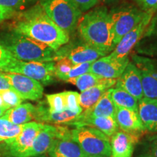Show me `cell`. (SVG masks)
<instances>
[{"label":"cell","instance_id":"6da1fadb","mask_svg":"<svg viewBox=\"0 0 157 157\" xmlns=\"http://www.w3.org/2000/svg\"><path fill=\"white\" fill-rule=\"evenodd\" d=\"M13 31L58 50L69 42V34L59 28L40 5L21 13L13 23Z\"/></svg>","mask_w":157,"mask_h":157},{"label":"cell","instance_id":"7a4b0ae2","mask_svg":"<svg viewBox=\"0 0 157 157\" xmlns=\"http://www.w3.org/2000/svg\"><path fill=\"white\" fill-rule=\"evenodd\" d=\"M77 29L85 43L107 54L114 50L112 21L105 7H98L82 15Z\"/></svg>","mask_w":157,"mask_h":157},{"label":"cell","instance_id":"3957f363","mask_svg":"<svg viewBox=\"0 0 157 157\" xmlns=\"http://www.w3.org/2000/svg\"><path fill=\"white\" fill-rule=\"evenodd\" d=\"M0 42L16 60L41 62L59 60L58 50L15 31L4 35Z\"/></svg>","mask_w":157,"mask_h":157},{"label":"cell","instance_id":"277c9868","mask_svg":"<svg viewBox=\"0 0 157 157\" xmlns=\"http://www.w3.org/2000/svg\"><path fill=\"white\" fill-rule=\"evenodd\" d=\"M71 137L79 146L84 157H111L110 138L91 127H75Z\"/></svg>","mask_w":157,"mask_h":157},{"label":"cell","instance_id":"5b68a950","mask_svg":"<svg viewBox=\"0 0 157 157\" xmlns=\"http://www.w3.org/2000/svg\"><path fill=\"white\" fill-rule=\"evenodd\" d=\"M39 5L59 28L68 34L77 28L82 12L72 0H39Z\"/></svg>","mask_w":157,"mask_h":157},{"label":"cell","instance_id":"8992f818","mask_svg":"<svg viewBox=\"0 0 157 157\" xmlns=\"http://www.w3.org/2000/svg\"><path fill=\"white\" fill-rule=\"evenodd\" d=\"M1 71L20 74L36 80L42 84L52 83L55 78V62L22 61L15 59Z\"/></svg>","mask_w":157,"mask_h":157},{"label":"cell","instance_id":"52a82bcc","mask_svg":"<svg viewBox=\"0 0 157 157\" xmlns=\"http://www.w3.org/2000/svg\"><path fill=\"white\" fill-rule=\"evenodd\" d=\"M146 13L140 8L131 5L118 7L110 12L115 47L125 34L142 21Z\"/></svg>","mask_w":157,"mask_h":157},{"label":"cell","instance_id":"ba28073f","mask_svg":"<svg viewBox=\"0 0 157 157\" xmlns=\"http://www.w3.org/2000/svg\"><path fill=\"white\" fill-rule=\"evenodd\" d=\"M71 137V130L67 127L44 124L31 148L22 157H35L48 152L55 140L58 137Z\"/></svg>","mask_w":157,"mask_h":157},{"label":"cell","instance_id":"9c48e42d","mask_svg":"<svg viewBox=\"0 0 157 157\" xmlns=\"http://www.w3.org/2000/svg\"><path fill=\"white\" fill-rule=\"evenodd\" d=\"M2 74L23 101H36L42 98L44 88L39 82L20 74L2 71Z\"/></svg>","mask_w":157,"mask_h":157},{"label":"cell","instance_id":"30bf717a","mask_svg":"<svg viewBox=\"0 0 157 157\" xmlns=\"http://www.w3.org/2000/svg\"><path fill=\"white\" fill-rule=\"evenodd\" d=\"M133 63L140 70L143 96L145 98H157V60L145 57L134 56Z\"/></svg>","mask_w":157,"mask_h":157},{"label":"cell","instance_id":"8fae6325","mask_svg":"<svg viewBox=\"0 0 157 157\" xmlns=\"http://www.w3.org/2000/svg\"><path fill=\"white\" fill-rule=\"evenodd\" d=\"M129 62L128 58H118L109 53L92 63L90 72L103 78L117 79L123 73Z\"/></svg>","mask_w":157,"mask_h":157},{"label":"cell","instance_id":"7c38bea8","mask_svg":"<svg viewBox=\"0 0 157 157\" xmlns=\"http://www.w3.org/2000/svg\"><path fill=\"white\" fill-rule=\"evenodd\" d=\"M44 124L39 122H29L23 124L21 134L13 142L7 146V152L12 157H22L34 142Z\"/></svg>","mask_w":157,"mask_h":157},{"label":"cell","instance_id":"4fadbf2b","mask_svg":"<svg viewBox=\"0 0 157 157\" xmlns=\"http://www.w3.org/2000/svg\"><path fill=\"white\" fill-rule=\"evenodd\" d=\"M153 15L154 13H147L142 21L121 38L115 47L114 50L110 53L118 58H128V54L145 33V31L151 21Z\"/></svg>","mask_w":157,"mask_h":157},{"label":"cell","instance_id":"5bb4252c","mask_svg":"<svg viewBox=\"0 0 157 157\" xmlns=\"http://www.w3.org/2000/svg\"><path fill=\"white\" fill-rule=\"evenodd\" d=\"M58 52L60 59L66 58L74 65L93 63L108 55L104 51L85 42L72 49L64 48L60 50V48Z\"/></svg>","mask_w":157,"mask_h":157},{"label":"cell","instance_id":"9a60e30c","mask_svg":"<svg viewBox=\"0 0 157 157\" xmlns=\"http://www.w3.org/2000/svg\"><path fill=\"white\" fill-rule=\"evenodd\" d=\"M115 87L125 90L137 101L144 97L140 70L133 63L129 62L121 75L117 78Z\"/></svg>","mask_w":157,"mask_h":157},{"label":"cell","instance_id":"2e32d148","mask_svg":"<svg viewBox=\"0 0 157 157\" xmlns=\"http://www.w3.org/2000/svg\"><path fill=\"white\" fill-rule=\"evenodd\" d=\"M140 136L118 130L110 137L111 157H132Z\"/></svg>","mask_w":157,"mask_h":157},{"label":"cell","instance_id":"e0dca14e","mask_svg":"<svg viewBox=\"0 0 157 157\" xmlns=\"http://www.w3.org/2000/svg\"><path fill=\"white\" fill-rule=\"evenodd\" d=\"M71 126H87L95 128L111 137L119 130V127L115 119L105 117H93L81 113L72 123Z\"/></svg>","mask_w":157,"mask_h":157},{"label":"cell","instance_id":"ac0fdd59","mask_svg":"<svg viewBox=\"0 0 157 157\" xmlns=\"http://www.w3.org/2000/svg\"><path fill=\"white\" fill-rule=\"evenodd\" d=\"M115 119L119 129L129 134L140 135L146 132L138 112L132 110L117 107Z\"/></svg>","mask_w":157,"mask_h":157},{"label":"cell","instance_id":"d6986e66","mask_svg":"<svg viewBox=\"0 0 157 157\" xmlns=\"http://www.w3.org/2000/svg\"><path fill=\"white\" fill-rule=\"evenodd\" d=\"M81 113L66 109L61 112H50L48 109L42 105L36 107L34 119L42 122L54 124L71 125L76 118Z\"/></svg>","mask_w":157,"mask_h":157},{"label":"cell","instance_id":"ffe728a7","mask_svg":"<svg viewBox=\"0 0 157 157\" xmlns=\"http://www.w3.org/2000/svg\"><path fill=\"white\" fill-rule=\"evenodd\" d=\"M116 82L117 79L114 78H103L101 83L81 92L79 94V103L82 110L93 107L108 90L115 86Z\"/></svg>","mask_w":157,"mask_h":157},{"label":"cell","instance_id":"44dd1931","mask_svg":"<svg viewBox=\"0 0 157 157\" xmlns=\"http://www.w3.org/2000/svg\"><path fill=\"white\" fill-rule=\"evenodd\" d=\"M138 114L146 131L157 132V98L143 97L139 100Z\"/></svg>","mask_w":157,"mask_h":157},{"label":"cell","instance_id":"7402d4cb","mask_svg":"<svg viewBox=\"0 0 157 157\" xmlns=\"http://www.w3.org/2000/svg\"><path fill=\"white\" fill-rule=\"evenodd\" d=\"M48 154L50 157H84L79 146L71 137L56 138Z\"/></svg>","mask_w":157,"mask_h":157},{"label":"cell","instance_id":"603a6c76","mask_svg":"<svg viewBox=\"0 0 157 157\" xmlns=\"http://www.w3.org/2000/svg\"><path fill=\"white\" fill-rule=\"evenodd\" d=\"M35 112L36 106L33 104L21 103L17 106L7 110L2 117L15 124H24L34 119Z\"/></svg>","mask_w":157,"mask_h":157},{"label":"cell","instance_id":"cb8c5ba5","mask_svg":"<svg viewBox=\"0 0 157 157\" xmlns=\"http://www.w3.org/2000/svg\"><path fill=\"white\" fill-rule=\"evenodd\" d=\"M117 109V105L112 101L109 90L93 107L87 110H83L82 113L85 115L93 117H105L115 119Z\"/></svg>","mask_w":157,"mask_h":157},{"label":"cell","instance_id":"d4e9b609","mask_svg":"<svg viewBox=\"0 0 157 157\" xmlns=\"http://www.w3.org/2000/svg\"><path fill=\"white\" fill-rule=\"evenodd\" d=\"M111 98L117 107L124 108L138 112V101L134 96L119 88L109 89Z\"/></svg>","mask_w":157,"mask_h":157},{"label":"cell","instance_id":"484cf974","mask_svg":"<svg viewBox=\"0 0 157 157\" xmlns=\"http://www.w3.org/2000/svg\"><path fill=\"white\" fill-rule=\"evenodd\" d=\"M23 124H15L0 117V143L9 144L21 134Z\"/></svg>","mask_w":157,"mask_h":157},{"label":"cell","instance_id":"4316f807","mask_svg":"<svg viewBox=\"0 0 157 157\" xmlns=\"http://www.w3.org/2000/svg\"><path fill=\"white\" fill-rule=\"evenodd\" d=\"M103 78L100 77V76L95 75L91 72H87V73L82 74L81 76L72 78L68 82L75 84L80 91L83 92L84 90L101 83L103 81Z\"/></svg>","mask_w":157,"mask_h":157},{"label":"cell","instance_id":"83f0119b","mask_svg":"<svg viewBox=\"0 0 157 157\" xmlns=\"http://www.w3.org/2000/svg\"><path fill=\"white\" fill-rule=\"evenodd\" d=\"M46 99L49 105L48 109L50 112H61L66 109L64 92L46 95Z\"/></svg>","mask_w":157,"mask_h":157},{"label":"cell","instance_id":"f1b7e54d","mask_svg":"<svg viewBox=\"0 0 157 157\" xmlns=\"http://www.w3.org/2000/svg\"><path fill=\"white\" fill-rule=\"evenodd\" d=\"M0 97L9 109L17 106L23 101L22 98L13 89L0 90Z\"/></svg>","mask_w":157,"mask_h":157},{"label":"cell","instance_id":"f546056e","mask_svg":"<svg viewBox=\"0 0 157 157\" xmlns=\"http://www.w3.org/2000/svg\"><path fill=\"white\" fill-rule=\"evenodd\" d=\"M65 103L66 109L72 111L82 113V109L79 103V94L74 91H65Z\"/></svg>","mask_w":157,"mask_h":157},{"label":"cell","instance_id":"4dcf8cb0","mask_svg":"<svg viewBox=\"0 0 157 157\" xmlns=\"http://www.w3.org/2000/svg\"><path fill=\"white\" fill-rule=\"evenodd\" d=\"M74 65L66 58H63L55 63V76L64 81V78Z\"/></svg>","mask_w":157,"mask_h":157},{"label":"cell","instance_id":"1f68e13d","mask_svg":"<svg viewBox=\"0 0 157 157\" xmlns=\"http://www.w3.org/2000/svg\"><path fill=\"white\" fill-rule=\"evenodd\" d=\"M92 63H86L76 64L72 67L71 69L68 72L67 75L64 78V82H68L69 80L79 76L82 74L90 72Z\"/></svg>","mask_w":157,"mask_h":157},{"label":"cell","instance_id":"d6a6232c","mask_svg":"<svg viewBox=\"0 0 157 157\" xmlns=\"http://www.w3.org/2000/svg\"><path fill=\"white\" fill-rule=\"evenodd\" d=\"M137 157H157V137L143 144Z\"/></svg>","mask_w":157,"mask_h":157},{"label":"cell","instance_id":"836d02e7","mask_svg":"<svg viewBox=\"0 0 157 157\" xmlns=\"http://www.w3.org/2000/svg\"><path fill=\"white\" fill-rule=\"evenodd\" d=\"M14 60L15 58L0 42V71H2Z\"/></svg>","mask_w":157,"mask_h":157},{"label":"cell","instance_id":"e575fe53","mask_svg":"<svg viewBox=\"0 0 157 157\" xmlns=\"http://www.w3.org/2000/svg\"><path fill=\"white\" fill-rule=\"evenodd\" d=\"M135 2L143 12L154 13L157 10V0H135Z\"/></svg>","mask_w":157,"mask_h":157},{"label":"cell","instance_id":"d590c367","mask_svg":"<svg viewBox=\"0 0 157 157\" xmlns=\"http://www.w3.org/2000/svg\"><path fill=\"white\" fill-rule=\"evenodd\" d=\"M31 1V0H0V6L15 10V9L23 7Z\"/></svg>","mask_w":157,"mask_h":157},{"label":"cell","instance_id":"8d00e7d4","mask_svg":"<svg viewBox=\"0 0 157 157\" xmlns=\"http://www.w3.org/2000/svg\"><path fill=\"white\" fill-rule=\"evenodd\" d=\"M82 12H85L92 9L97 5L99 0H72Z\"/></svg>","mask_w":157,"mask_h":157},{"label":"cell","instance_id":"74e56055","mask_svg":"<svg viewBox=\"0 0 157 157\" xmlns=\"http://www.w3.org/2000/svg\"><path fill=\"white\" fill-rule=\"evenodd\" d=\"M13 13H14L13 10L5 8V7L0 6V21L9 18L13 15Z\"/></svg>","mask_w":157,"mask_h":157},{"label":"cell","instance_id":"f35d334b","mask_svg":"<svg viewBox=\"0 0 157 157\" xmlns=\"http://www.w3.org/2000/svg\"><path fill=\"white\" fill-rule=\"evenodd\" d=\"M9 89H13V88H12L11 86L10 85L7 80L2 76V71H0V90Z\"/></svg>","mask_w":157,"mask_h":157},{"label":"cell","instance_id":"ab89813d","mask_svg":"<svg viewBox=\"0 0 157 157\" xmlns=\"http://www.w3.org/2000/svg\"><path fill=\"white\" fill-rule=\"evenodd\" d=\"M7 110H8L7 108L0 106V117H2L4 114H5V113L6 112Z\"/></svg>","mask_w":157,"mask_h":157},{"label":"cell","instance_id":"60d3db41","mask_svg":"<svg viewBox=\"0 0 157 157\" xmlns=\"http://www.w3.org/2000/svg\"><path fill=\"white\" fill-rule=\"evenodd\" d=\"M0 106H1V107H5V108H7V109H9L8 108H7V106H6V105L5 104V103H4V101H2V99L1 97H0Z\"/></svg>","mask_w":157,"mask_h":157},{"label":"cell","instance_id":"b9f144b4","mask_svg":"<svg viewBox=\"0 0 157 157\" xmlns=\"http://www.w3.org/2000/svg\"><path fill=\"white\" fill-rule=\"evenodd\" d=\"M103 1H112V0H103Z\"/></svg>","mask_w":157,"mask_h":157},{"label":"cell","instance_id":"7bdbcfd3","mask_svg":"<svg viewBox=\"0 0 157 157\" xmlns=\"http://www.w3.org/2000/svg\"><path fill=\"white\" fill-rule=\"evenodd\" d=\"M0 157H1V154H0Z\"/></svg>","mask_w":157,"mask_h":157},{"label":"cell","instance_id":"ee69618b","mask_svg":"<svg viewBox=\"0 0 157 157\" xmlns=\"http://www.w3.org/2000/svg\"></svg>","mask_w":157,"mask_h":157}]
</instances>
